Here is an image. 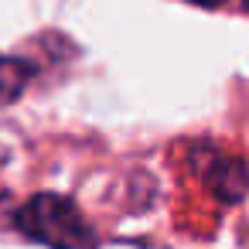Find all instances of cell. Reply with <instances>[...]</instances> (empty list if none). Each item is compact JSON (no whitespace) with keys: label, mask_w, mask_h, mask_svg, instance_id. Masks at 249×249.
Instances as JSON below:
<instances>
[{"label":"cell","mask_w":249,"mask_h":249,"mask_svg":"<svg viewBox=\"0 0 249 249\" xmlns=\"http://www.w3.org/2000/svg\"><path fill=\"white\" fill-rule=\"evenodd\" d=\"M14 229L48 249H89L96 232L72 198L41 191L14 208Z\"/></svg>","instance_id":"cell-1"},{"label":"cell","mask_w":249,"mask_h":249,"mask_svg":"<svg viewBox=\"0 0 249 249\" xmlns=\"http://www.w3.org/2000/svg\"><path fill=\"white\" fill-rule=\"evenodd\" d=\"M191 164H195V174H201V181L208 184V191L218 198V201H242L246 191H249V164L242 157H232L225 150H215L208 143L195 147L191 150Z\"/></svg>","instance_id":"cell-2"},{"label":"cell","mask_w":249,"mask_h":249,"mask_svg":"<svg viewBox=\"0 0 249 249\" xmlns=\"http://www.w3.org/2000/svg\"><path fill=\"white\" fill-rule=\"evenodd\" d=\"M31 79H35V65L28 58H0V106L18 103Z\"/></svg>","instance_id":"cell-3"},{"label":"cell","mask_w":249,"mask_h":249,"mask_svg":"<svg viewBox=\"0 0 249 249\" xmlns=\"http://www.w3.org/2000/svg\"><path fill=\"white\" fill-rule=\"evenodd\" d=\"M191 4H198V7H208V11H212V7H218V4H225V0H191Z\"/></svg>","instance_id":"cell-4"},{"label":"cell","mask_w":249,"mask_h":249,"mask_svg":"<svg viewBox=\"0 0 249 249\" xmlns=\"http://www.w3.org/2000/svg\"><path fill=\"white\" fill-rule=\"evenodd\" d=\"M246 11H249V0H246Z\"/></svg>","instance_id":"cell-5"}]
</instances>
